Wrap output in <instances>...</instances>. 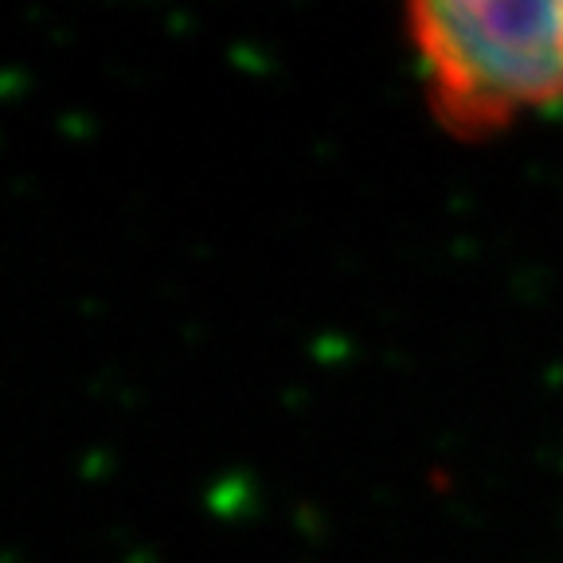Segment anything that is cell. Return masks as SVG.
<instances>
[{
	"mask_svg": "<svg viewBox=\"0 0 563 563\" xmlns=\"http://www.w3.org/2000/svg\"><path fill=\"white\" fill-rule=\"evenodd\" d=\"M407 40L434 122L457 141L563 106V0H407Z\"/></svg>",
	"mask_w": 563,
	"mask_h": 563,
	"instance_id": "obj_1",
	"label": "cell"
}]
</instances>
